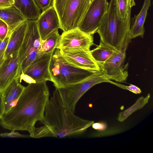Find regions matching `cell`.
Returning <instances> with one entry per match:
<instances>
[{
	"mask_svg": "<svg viewBox=\"0 0 153 153\" xmlns=\"http://www.w3.org/2000/svg\"><path fill=\"white\" fill-rule=\"evenodd\" d=\"M92 126L94 128L100 130H104L107 128L106 124L103 123H94Z\"/></svg>",
	"mask_w": 153,
	"mask_h": 153,
	"instance_id": "30",
	"label": "cell"
},
{
	"mask_svg": "<svg viewBox=\"0 0 153 153\" xmlns=\"http://www.w3.org/2000/svg\"><path fill=\"white\" fill-rule=\"evenodd\" d=\"M36 5L42 11L53 5V0H33Z\"/></svg>",
	"mask_w": 153,
	"mask_h": 153,
	"instance_id": "25",
	"label": "cell"
},
{
	"mask_svg": "<svg viewBox=\"0 0 153 153\" xmlns=\"http://www.w3.org/2000/svg\"><path fill=\"white\" fill-rule=\"evenodd\" d=\"M13 6L26 20L37 19L41 13L33 0H14Z\"/></svg>",
	"mask_w": 153,
	"mask_h": 153,
	"instance_id": "19",
	"label": "cell"
},
{
	"mask_svg": "<svg viewBox=\"0 0 153 153\" xmlns=\"http://www.w3.org/2000/svg\"><path fill=\"white\" fill-rule=\"evenodd\" d=\"M127 48L120 51L115 50L104 63L98 64L101 71L110 80L119 82L126 81L128 76V63L124 64Z\"/></svg>",
	"mask_w": 153,
	"mask_h": 153,
	"instance_id": "9",
	"label": "cell"
},
{
	"mask_svg": "<svg viewBox=\"0 0 153 153\" xmlns=\"http://www.w3.org/2000/svg\"><path fill=\"white\" fill-rule=\"evenodd\" d=\"M94 44L93 35L86 34L77 28L62 33L58 49L82 48L90 50Z\"/></svg>",
	"mask_w": 153,
	"mask_h": 153,
	"instance_id": "12",
	"label": "cell"
},
{
	"mask_svg": "<svg viewBox=\"0 0 153 153\" xmlns=\"http://www.w3.org/2000/svg\"><path fill=\"white\" fill-rule=\"evenodd\" d=\"M36 22L41 40L53 31L60 28L58 16L53 5L42 12Z\"/></svg>",
	"mask_w": 153,
	"mask_h": 153,
	"instance_id": "14",
	"label": "cell"
},
{
	"mask_svg": "<svg viewBox=\"0 0 153 153\" xmlns=\"http://www.w3.org/2000/svg\"><path fill=\"white\" fill-rule=\"evenodd\" d=\"M0 19L7 25V36H10L13 30L26 19L13 5L0 8Z\"/></svg>",
	"mask_w": 153,
	"mask_h": 153,
	"instance_id": "17",
	"label": "cell"
},
{
	"mask_svg": "<svg viewBox=\"0 0 153 153\" xmlns=\"http://www.w3.org/2000/svg\"><path fill=\"white\" fill-rule=\"evenodd\" d=\"M0 137L6 138H28L29 135L20 134L18 132L13 130L10 132H4L0 133Z\"/></svg>",
	"mask_w": 153,
	"mask_h": 153,
	"instance_id": "26",
	"label": "cell"
},
{
	"mask_svg": "<svg viewBox=\"0 0 153 153\" xmlns=\"http://www.w3.org/2000/svg\"><path fill=\"white\" fill-rule=\"evenodd\" d=\"M92 0H53L60 29L66 32L78 28Z\"/></svg>",
	"mask_w": 153,
	"mask_h": 153,
	"instance_id": "5",
	"label": "cell"
},
{
	"mask_svg": "<svg viewBox=\"0 0 153 153\" xmlns=\"http://www.w3.org/2000/svg\"><path fill=\"white\" fill-rule=\"evenodd\" d=\"M131 13L124 19L119 15L116 0H111L97 33L100 42L114 50L120 51L127 48L130 28Z\"/></svg>",
	"mask_w": 153,
	"mask_h": 153,
	"instance_id": "3",
	"label": "cell"
},
{
	"mask_svg": "<svg viewBox=\"0 0 153 153\" xmlns=\"http://www.w3.org/2000/svg\"><path fill=\"white\" fill-rule=\"evenodd\" d=\"M27 27L22 45L19 51L20 65L26 69L43 53L41 39L36 19L27 20Z\"/></svg>",
	"mask_w": 153,
	"mask_h": 153,
	"instance_id": "7",
	"label": "cell"
},
{
	"mask_svg": "<svg viewBox=\"0 0 153 153\" xmlns=\"http://www.w3.org/2000/svg\"><path fill=\"white\" fill-rule=\"evenodd\" d=\"M103 82L113 84L115 83L107 78L101 70L78 82L57 89L64 106L74 113L76 104L84 94L94 85Z\"/></svg>",
	"mask_w": 153,
	"mask_h": 153,
	"instance_id": "6",
	"label": "cell"
},
{
	"mask_svg": "<svg viewBox=\"0 0 153 153\" xmlns=\"http://www.w3.org/2000/svg\"><path fill=\"white\" fill-rule=\"evenodd\" d=\"M49 96L46 81L29 84L16 105L0 119L1 126L10 130L29 132L37 121L43 122Z\"/></svg>",
	"mask_w": 153,
	"mask_h": 153,
	"instance_id": "1",
	"label": "cell"
},
{
	"mask_svg": "<svg viewBox=\"0 0 153 153\" xmlns=\"http://www.w3.org/2000/svg\"><path fill=\"white\" fill-rule=\"evenodd\" d=\"M27 25L26 20L16 28L10 34L5 51L4 59L19 51L24 40Z\"/></svg>",
	"mask_w": 153,
	"mask_h": 153,
	"instance_id": "16",
	"label": "cell"
},
{
	"mask_svg": "<svg viewBox=\"0 0 153 153\" xmlns=\"http://www.w3.org/2000/svg\"><path fill=\"white\" fill-rule=\"evenodd\" d=\"M151 5V0H145L142 8L139 13L134 17V22L129 31V40L136 37H143L145 29L144 25L146 20L147 11Z\"/></svg>",
	"mask_w": 153,
	"mask_h": 153,
	"instance_id": "18",
	"label": "cell"
},
{
	"mask_svg": "<svg viewBox=\"0 0 153 153\" xmlns=\"http://www.w3.org/2000/svg\"><path fill=\"white\" fill-rule=\"evenodd\" d=\"M59 49L63 58L70 65L93 72L101 70L98 63L91 56L90 50L82 48Z\"/></svg>",
	"mask_w": 153,
	"mask_h": 153,
	"instance_id": "11",
	"label": "cell"
},
{
	"mask_svg": "<svg viewBox=\"0 0 153 153\" xmlns=\"http://www.w3.org/2000/svg\"><path fill=\"white\" fill-rule=\"evenodd\" d=\"M108 5L107 0H92L78 28L88 35H93L97 33Z\"/></svg>",
	"mask_w": 153,
	"mask_h": 153,
	"instance_id": "8",
	"label": "cell"
},
{
	"mask_svg": "<svg viewBox=\"0 0 153 153\" xmlns=\"http://www.w3.org/2000/svg\"><path fill=\"white\" fill-rule=\"evenodd\" d=\"M4 114L2 94L0 92V119Z\"/></svg>",
	"mask_w": 153,
	"mask_h": 153,
	"instance_id": "31",
	"label": "cell"
},
{
	"mask_svg": "<svg viewBox=\"0 0 153 153\" xmlns=\"http://www.w3.org/2000/svg\"><path fill=\"white\" fill-rule=\"evenodd\" d=\"M94 123L74 114L65 107L57 88L48 100L45 109L44 126L35 127L29 133L30 137L62 138L81 134Z\"/></svg>",
	"mask_w": 153,
	"mask_h": 153,
	"instance_id": "2",
	"label": "cell"
},
{
	"mask_svg": "<svg viewBox=\"0 0 153 153\" xmlns=\"http://www.w3.org/2000/svg\"><path fill=\"white\" fill-rule=\"evenodd\" d=\"M150 97V94H149L145 97H140L130 107L119 114L118 120L120 122L123 121L134 112L143 108L148 103Z\"/></svg>",
	"mask_w": 153,
	"mask_h": 153,
	"instance_id": "22",
	"label": "cell"
},
{
	"mask_svg": "<svg viewBox=\"0 0 153 153\" xmlns=\"http://www.w3.org/2000/svg\"><path fill=\"white\" fill-rule=\"evenodd\" d=\"M115 85L123 89L129 90L135 94H140L141 93V89L134 85L130 84L129 86H126L116 83Z\"/></svg>",
	"mask_w": 153,
	"mask_h": 153,
	"instance_id": "27",
	"label": "cell"
},
{
	"mask_svg": "<svg viewBox=\"0 0 153 153\" xmlns=\"http://www.w3.org/2000/svg\"><path fill=\"white\" fill-rule=\"evenodd\" d=\"M1 120L0 119V126L1 125Z\"/></svg>",
	"mask_w": 153,
	"mask_h": 153,
	"instance_id": "32",
	"label": "cell"
},
{
	"mask_svg": "<svg viewBox=\"0 0 153 153\" xmlns=\"http://www.w3.org/2000/svg\"><path fill=\"white\" fill-rule=\"evenodd\" d=\"M25 88L18 79H16L6 89L2 94L4 114L7 113L16 105Z\"/></svg>",
	"mask_w": 153,
	"mask_h": 153,
	"instance_id": "15",
	"label": "cell"
},
{
	"mask_svg": "<svg viewBox=\"0 0 153 153\" xmlns=\"http://www.w3.org/2000/svg\"><path fill=\"white\" fill-rule=\"evenodd\" d=\"M61 35L58 30L53 31L44 40H41V48L42 53L53 51L58 48L59 45Z\"/></svg>",
	"mask_w": 153,
	"mask_h": 153,
	"instance_id": "21",
	"label": "cell"
},
{
	"mask_svg": "<svg viewBox=\"0 0 153 153\" xmlns=\"http://www.w3.org/2000/svg\"><path fill=\"white\" fill-rule=\"evenodd\" d=\"M9 37L10 36H7L3 40H0V66L4 60V56Z\"/></svg>",
	"mask_w": 153,
	"mask_h": 153,
	"instance_id": "24",
	"label": "cell"
},
{
	"mask_svg": "<svg viewBox=\"0 0 153 153\" xmlns=\"http://www.w3.org/2000/svg\"><path fill=\"white\" fill-rule=\"evenodd\" d=\"M49 71L51 81L57 88L80 82L95 72L70 65L64 59L58 48L52 55Z\"/></svg>",
	"mask_w": 153,
	"mask_h": 153,
	"instance_id": "4",
	"label": "cell"
},
{
	"mask_svg": "<svg viewBox=\"0 0 153 153\" xmlns=\"http://www.w3.org/2000/svg\"><path fill=\"white\" fill-rule=\"evenodd\" d=\"M115 50L100 42L97 47L90 51V54L94 61L98 64L106 61L112 54Z\"/></svg>",
	"mask_w": 153,
	"mask_h": 153,
	"instance_id": "20",
	"label": "cell"
},
{
	"mask_svg": "<svg viewBox=\"0 0 153 153\" xmlns=\"http://www.w3.org/2000/svg\"><path fill=\"white\" fill-rule=\"evenodd\" d=\"M19 51L13 54L0 66V92L2 94L15 79H19Z\"/></svg>",
	"mask_w": 153,
	"mask_h": 153,
	"instance_id": "13",
	"label": "cell"
},
{
	"mask_svg": "<svg viewBox=\"0 0 153 153\" xmlns=\"http://www.w3.org/2000/svg\"><path fill=\"white\" fill-rule=\"evenodd\" d=\"M54 51L43 53L36 58L20 75L19 82L22 80L28 84L42 81H51L49 68Z\"/></svg>",
	"mask_w": 153,
	"mask_h": 153,
	"instance_id": "10",
	"label": "cell"
},
{
	"mask_svg": "<svg viewBox=\"0 0 153 153\" xmlns=\"http://www.w3.org/2000/svg\"><path fill=\"white\" fill-rule=\"evenodd\" d=\"M8 31L7 25L0 19V40H3L6 37Z\"/></svg>",
	"mask_w": 153,
	"mask_h": 153,
	"instance_id": "28",
	"label": "cell"
},
{
	"mask_svg": "<svg viewBox=\"0 0 153 153\" xmlns=\"http://www.w3.org/2000/svg\"><path fill=\"white\" fill-rule=\"evenodd\" d=\"M14 0H0V8L13 6Z\"/></svg>",
	"mask_w": 153,
	"mask_h": 153,
	"instance_id": "29",
	"label": "cell"
},
{
	"mask_svg": "<svg viewBox=\"0 0 153 153\" xmlns=\"http://www.w3.org/2000/svg\"><path fill=\"white\" fill-rule=\"evenodd\" d=\"M119 15L123 19L131 13V8L135 5L134 0H116Z\"/></svg>",
	"mask_w": 153,
	"mask_h": 153,
	"instance_id": "23",
	"label": "cell"
}]
</instances>
